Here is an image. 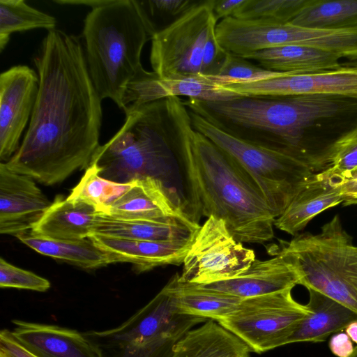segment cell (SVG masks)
Masks as SVG:
<instances>
[{"label": "cell", "mask_w": 357, "mask_h": 357, "mask_svg": "<svg viewBox=\"0 0 357 357\" xmlns=\"http://www.w3.org/2000/svg\"><path fill=\"white\" fill-rule=\"evenodd\" d=\"M328 344L331 351L337 357H348L354 349L351 340L344 333L333 335Z\"/></svg>", "instance_id": "37"}, {"label": "cell", "mask_w": 357, "mask_h": 357, "mask_svg": "<svg viewBox=\"0 0 357 357\" xmlns=\"http://www.w3.org/2000/svg\"><path fill=\"white\" fill-rule=\"evenodd\" d=\"M16 340L36 357H100L98 350L75 329L57 325L12 321Z\"/></svg>", "instance_id": "17"}, {"label": "cell", "mask_w": 357, "mask_h": 357, "mask_svg": "<svg viewBox=\"0 0 357 357\" xmlns=\"http://www.w3.org/2000/svg\"><path fill=\"white\" fill-rule=\"evenodd\" d=\"M180 96L204 101H224L243 96L211 76L160 77L155 73L142 68L128 85L123 100L124 109L131 104L141 105Z\"/></svg>", "instance_id": "12"}, {"label": "cell", "mask_w": 357, "mask_h": 357, "mask_svg": "<svg viewBox=\"0 0 357 357\" xmlns=\"http://www.w3.org/2000/svg\"><path fill=\"white\" fill-rule=\"evenodd\" d=\"M342 194L343 205L357 204V178L344 180L342 184Z\"/></svg>", "instance_id": "38"}, {"label": "cell", "mask_w": 357, "mask_h": 357, "mask_svg": "<svg viewBox=\"0 0 357 357\" xmlns=\"http://www.w3.org/2000/svg\"><path fill=\"white\" fill-rule=\"evenodd\" d=\"M330 167L344 179L348 178L357 169V128L336 142L332 151Z\"/></svg>", "instance_id": "34"}, {"label": "cell", "mask_w": 357, "mask_h": 357, "mask_svg": "<svg viewBox=\"0 0 357 357\" xmlns=\"http://www.w3.org/2000/svg\"><path fill=\"white\" fill-rule=\"evenodd\" d=\"M19 240L37 252L58 259L85 269L96 268L109 264L107 255L89 238L57 240L31 234L17 236Z\"/></svg>", "instance_id": "26"}, {"label": "cell", "mask_w": 357, "mask_h": 357, "mask_svg": "<svg viewBox=\"0 0 357 357\" xmlns=\"http://www.w3.org/2000/svg\"><path fill=\"white\" fill-rule=\"evenodd\" d=\"M178 311L184 314L218 321L231 314L243 298L202 289L179 281L176 274L166 284Z\"/></svg>", "instance_id": "25"}, {"label": "cell", "mask_w": 357, "mask_h": 357, "mask_svg": "<svg viewBox=\"0 0 357 357\" xmlns=\"http://www.w3.org/2000/svg\"><path fill=\"white\" fill-rule=\"evenodd\" d=\"M33 179L0 163V232L16 237L31 231L51 205Z\"/></svg>", "instance_id": "13"}, {"label": "cell", "mask_w": 357, "mask_h": 357, "mask_svg": "<svg viewBox=\"0 0 357 357\" xmlns=\"http://www.w3.org/2000/svg\"><path fill=\"white\" fill-rule=\"evenodd\" d=\"M104 213L124 220L195 218L172 188L152 177L135 181L125 193L105 208Z\"/></svg>", "instance_id": "14"}, {"label": "cell", "mask_w": 357, "mask_h": 357, "mask_svg": "<svg viewBox=\"0 0 357 357\" xmlns=\"http://www.w3.org/2000/svg\"><path fill=\"white\" fill-rule=\"evenodd\" d=\"M274 253L284 256L300 275V284L317 291L357 314V246L339 215L318 234H298L281 241Z\"/></svg>", "instance_id": "5"}, {"label": "cell", "mask_w": 357, "mask_h": 357, "mask_svg": "<svg viewBox=\"0 0 357 357\" xmlns=\"http://www.w3.org/2000/svg\"><path fill=\"white\" fill-rule=\"evenodd\" d=\"M108 257L109 264L128 262L139 272L183 264L192 241L167 243L129 240L96 234L89 237Z\"/></svg>", "instance_id": "18"}, {"label": "cell", "mask_w": 357, "mask_h": 357, "mask_svg": "<svg viewBox=\"0 0 357 357\" xmlns=\"http://www.w3.org/2000/svg\"><path fill=\"white\" fill-rule=\"evenodd\" d=\"M199 0H132L151 39L181 17Z\"/></svg>", "instance_id": "30"}, {"label": "cell", "mask_w": 357, "mask_h": 357, "mask_svg": "<svg viewBox=\"0 0 357 357\" xmlns=\"http://www.w3.org/2000/svg\"><path fill=\"white\" fill-rule=\"evenodd\" d=\"M89 75L100 98L124 109L128 84L143 68L142 49L147 31L132 0H112L91 10L83 29Z\"/></svg>", "instance_id": "4"}, {"label": "cell", "mask_w": 357, "mask_h": 357, "mask_svg": "<svg viewBox=\"0 0 357 357\" xmlns=\"http://www.w3.org/2000/svg\"><path fill=\"white\" fill-rule=\"evenodd\" d=\"M246 0H213V11L216 20L232 17Z\"/></svg>", "instance_id": "36"}, {"label": "cell", "mask_w": 357, "mask_h": 357, "mask_svg": "<svg viewBox=\"0 0 357 357\" xmlns=\"http://www.w3.org/2000/svg\"><path fill=\"white\" fill-rule=\"evenodd\" d=\"M243 96L338 95L357 99V63L310 73H286L266 80L224 84Z\"/></svg>", "instance_id": "11"}, {"label": "cell", "mask_w": 357, "mask_h": 357, "mask_svg": "<svg viewBox=\"0 0 357 357\" xmlns=\"http://www.w3.org/2000/svg\"><path fill=\"white\" fill-rule=\"evenodd\" d=\"M56 20L28 5L24 0H0V51L8 43L10 36L35 29L47 31L55 29Z\"/></svg>", "instance_id": "28"}, {"label": "cell", "mask_w": 357, "mask_h": 357, "mask_svg": "<svg viewBox=\"0 0 357 357\" xmlns=\"http://www.w3.org/2000/svg\"><path fill=\"white\" fill-rule=\"evenodd\" d=\"M300 284V275L294 266L284 256L275 254L266 260L255 259L240 275L215 282L195 284L197 287L241 298L270 294Z\"/></svg>", "instance_id": "15"}, {"label": "cell", "mask_w": 357, "mask_h": 357, "mask_svg": "<svg viewBox=\"0 0 357 357\" xmlns=\"http://www.w3.org/2000/svg\"><path fill=\"white\" fill-rule=\"evenodd\" d=\"M291 290L243 298L231 314L217 322L256 353L286 345L310 313L305 305L294 300Z\"/></svg>", "instance_id": "8"}, {"label": "cell", "mask_w": 357, "mask_h": 357, "mask_svg": "<svg viewBox=\"0 0 357 357\" xmlns=\"http://www.w3.org/2000/svg\"><path fill=\"white\" fill-rule=\"evenodd\" d=\"M119 130L96 151L91 166L119 183L152 177L165 181L176 152L177 129L167 98L131 104ZM165 183V182H164Z\"/></svg>", "instance_id": "3"}, {"label": "cell", "mask_w": 357, "mask_h": 357, "mask_svg": "<svg viewBox=\"0 0 357 357\" xmlns=\"http://www.w3.org/2000/svg\"><path fill=\"white\" fill-rule=\"evenodd\" d=\"M307 290L309 301L305 305L310 313L301 321L286 344L324 342L330 335L345 329L357 319L356 312L336 301L314 289Z\"/></svg>", "instance_id": "21"}, {"label": "cell", "mask_w": 357, "mask_h": 357, "mask_svg": "<svg viewBox=\"0 0 357 357\" xmlns=\"http://www.w3.org/2000/svg\"><path fill=\"white\" fill-rule=\"evenodd\" d=\"M188 110L193 128L243 169L258 188L275 218L282 214L314 174L291 155L234 136Z\"/></svg>", "instance_id": "7"}, {"label": "cell", "mask_w": 357, "mask_h": 357, "mask_svg": "<svg viewBox=\"0 0 357 357\" xmlns=\"http://www.w3.org/2000/svg\"><path fill=\"white\" fill-rule=\"evenodd\" d=\"M355 63H357V62H355Z\"/></svg>", "instance_id": "43"}, {"label": "cell", "mask_w": 357, "mask_h": 357, "mask_svg": "<svg viewBox=\"0 0 357 357\" xmlns=\"http://www.w3.org/2000/svg\"><path fill=\"white\" fill-rule=\"evenodd\" d=\"M134 181L128 183L111 181L101 177L97 169L89 165L68 197L93 205L104 213L108 206L132 185Z\"/></svg>", "instance_id": "29"}, {"label": "cell", "mask_w": 357, "mask_h": 357, "mask_svg": "<svg viewBox=\"0 0 357 357\" xmlns=\"http://www.w3.org/2000/svg\"><path fill=\"white\" fill-rule=\"evenodd\" d=\"M265 69L282 73H310L336 69L343 64L334 54L299 45H285L243 56Z\"/></svg>", "instance_id": "24"}, {"label": "cell", "mask_w": 357, "mask_h": 357, "mask_svg": "<svg viewBox=\"0 0 357 357\" xmlns=\"http://www.w3.org/2000/svg\"><path fill=\"white\" fill-rule=\"evenodd\" d=\"M251 349L214 320L193 328L175 345L171 357H249Z\"/></svg>", "instance_id": "23"}, {"label": "cell", "mask_w": 357, "mask_h": 357, "mask_svg": "<svg viewBox=\"0 0 357 357\" xmlns=\"http://www.w3.org/2000/svg\"><path fill=\"white\" fill-rule=\"evenodd\" d=\"M357 178V169H355L354 172H352L349 178H347V179H349V178Z\"/></svg>", "instance_id": "41"}, {"label": "cell", "mask_w": 357, "mask_h": 357, "mask_svg": "<svg viewBox=\"0 0 357 357\" xmlns=\"http://www.w3.org/2000/svg\"><path fill=\"white\" fill-rule=\"evenodd\" d=\"M291 23L319 29L356 26L357 0H309Z\"/></svg>", "instance_id": "27"}, {"label": "cell", "mask_w": 357, "mask_h": 357, "mask_svg": "<svg viewBox=\"0 0 357 357\" xmlns=\"http://www.w3.org/2000/svg\"><path fill=\"white\" fill-rule=\"evenodd\" d=\"M38 90V74L27 66H15L0 75L1 162H8L18 150Z\"/></svg>", "instance_id": "10"}, {"label": "cell", "mask_w": 357, "mask_h": 357, "mask_svg": "<svg viewBox=\"0 0 357 357\" xmlns=\"http://www.w3.org/2000/svg\"><path fill=\"white\" fill-rule=\"evenodd\" d=\"M255 259V252L235 239L224 220L210 216L197 231L178 278L192 284L222 281L240 275Z\"/></svg>", "instance_id": "9"}, {"label": "cell", "mask_w": 357, "mask_h": 357, "mask_svg": "<svg viewBox=\"0 0 357 357\" xmlns=\"http://www.w3.org/2000/svg\"><path fill=\"white\" fill-rule=\"evenodd\" d=\"M100 211L80 200L57 196L30 232L57 240H81L93 233Z\"/></svg>", "instance_id": "20"}, {"label": "cell", "mask_w": 357, "mask_h": 357, "mask_svg": "<svg viewBox=\"0 0 357 357\" xmlns=\"http://www.w3.org/2000/svg\"><path fill=\"white\" fill-rule=\"evenodd\" d=\"M348 357H357V347H354L353 352Z\"/></svg>", "instance_id": "42"}, {"label": "cell", "mask_w": 357, "mask_h": 357, "mask_svg": "<svg viewBox=\"0 0 357 357\" xmlns=\"http://www.w3.org/2000/svg\"><path fill=\"white\" fill-rule=\"evenodd\" d=\"M344 178L332 167L314 173L274 221V226L292 236L298 234L320 213L343 203Z\"/></svg>", "instance_id": "16"}, {"label": "cell", "mask_w": 357, "mask_h": 357, "mask_svg": "<svg viewBox=\"0 0 357 357\" xmlns=\"http://www.w3.org/2000/svg\"><path fill=\"white\" fill-rule=\"evenodd\" d=\"M167 100L177 128L178 160L193 208L199 215L224 220L241 243L271 240L275 218L258 188L227 153L193 128L183 100Z\"/></svg>", "instance_id": "2"}, {"label": "cell", "mask_w": 357, "mask_h": 357, "mask_svg": "<svg viewBox=\"0 0 357 357\" xmlns=\"http://www.w3.org/2000/svg\"><path fill=\"white\" fill-rule=\"evenodd\" d=\"M285 73L265 69L248 59L228 53L219 73L211 77L222 84H229L259 82L278 77Z\"/></svg>", "instance_id": "32"}, {"label": "cell", "mask_w": 357, "mask_h": 357, "mask_svg": "<svg viewBox=\"0 0 357 357\" xmlns=\"http://www.w3.org/2000/svg\"><path fill=\"white\" fill-rule=\"evenodd\" d=\"M309 0H246L232 16L243 20L291 22Z\"/></svg>", "instance_id": "31"}, {"label": "cell", "mask_w": 357, "mask_h": 357, "mask_svg": "<svg viewBox=\"0 0 357 357\" xmlns=\"http://www.w3.org/2000/svg\"><path fill=\"white\" fill-rule=\"evenodd\" d=\"M344 330L351 341L357 344V319L351 321Z\"/></svg>", "instance_id": "40"}, {"label": "cell", "mask_w": 357, "mask_h": 357, "mask_svg": "<svg viewBox=\"0 0 357 357\" xmlns=\"http://www.w3.org/2000/svg\"><path fill=\"white\" fill-rule=\"evenodd\" d=\"M0 357H36L13 337L11 331L3 329L0 332Z\"/></svg>", "instance_id": "35"}, {"label": "cell", "mask_w": 357, "mask_h": 357, "mask_svg": "<svg viewBox=\"0 0 357 357\" xmlns=\"http://www.w3.org/2000/svg\"><path fill=\"white\" fill-rule=\"evenodd\" d=\"M213 0L200 1L151 40L150 63L160 77L216 75L227 52L216 38Z\"/></svg>", "instance_id": "6"}, {"label": "cell", "mask_w": 357, "mask_h": 357, "mask_svg": "<svg viewBox=\"0 0 357 357\" xmlns=\"http://www.w3.org/2000/svg\"><path fill=\"white\" fill-rule=\"evenodd\" d=\"M201 320L190 317L126 342L90 340L100 357H171L175 345Z\"/></svg>", "instance_id": "22"}, {"label": "cell", "mask_w": 357, "mask_h": 357, "mask_svg": "<svg viewBox=\"0 0 357 357\" xmlns=\"http://www.w3.org/2000/svg\"><path fill=\"white\" fill-rule=\"evenodd\" d=\"M199 227L195 218L124 220L100 212L93 234L129 240L181 243L192 241Z\"/></svg>", "instance_id": "19"}, {"label": "cell", "mask_w": 357, "mask_h": 357, "mask_svg": "<svg viewBox=\"0 0 357 357\" xmlns=\"http://www.w3.org/2000/svg\"><path fill=\"white\" fill-rule=\"evenodd\" d=\"M112 0H54L59 5L85 6L93 9L108 4Z\"/></svg>", "instance_id": "39"}, {"label": "cell", "mask_w": 357, "mask_h": 357, "mask_svg": "<svg viewBox=\"0 0 357 357\" xmlns=\"http://www.w3.org/2000/svg\"><path fill=\"white\" fill-rule=\"evenodd\" d=\"M51 284L48 280L31 271L22 269L0 259V287L16 288L39 292L47 291Z\"/></svg>", "instance_id": "33"}, {"label": "cell", "mask_w": 357, "mask_h": 357, "mask_svg": "<svg viewBox=\"0 0 357 357\" xmlns=\"http://www.w3.org/2000/svg\"><path fill=\"white\" fill-rule=\"evenodd\" d=\"M38 90L29 126L10 170L54 185L87 168L99 147L100 98L79 39L47 31L34 57Z\"/></svg>", "instance_id": "1"}]
</instances>
